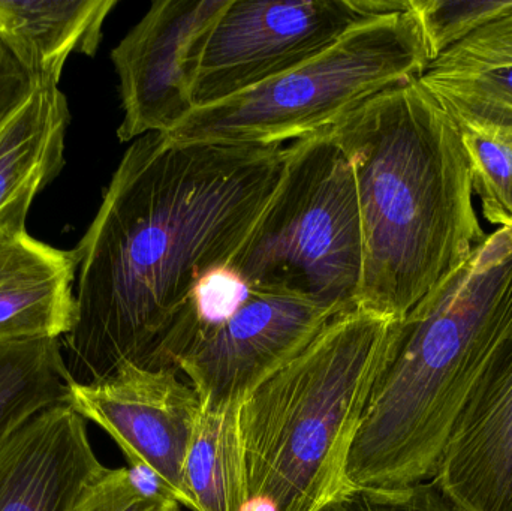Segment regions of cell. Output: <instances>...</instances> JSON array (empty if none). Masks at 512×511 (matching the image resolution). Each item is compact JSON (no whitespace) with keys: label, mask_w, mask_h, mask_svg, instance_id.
Masks as SVG:
<instances>
[{"label":"cell","mask_w":512,"mask_h":511,"mask_svg":"<svg viewBox=\"0 0 512 511\" xmlns=\"http://www.w3.org/2000/svg\"><path fill=\"white\" fill-rule=\"evenodd\" d=\"M285 146L137 138L78 243L77 320L60 341L69 383L126 363L177 369L203 330L198 284L225 269L273 198Z\"/></svg>","instance_id":"6da1fadb"},{"label":"cell","mask_w":512,"mask_h":511,"mask_svg":"<svg viewBox=\"0 0 512 511\" xmlns=\"http://www.w3.org/2000/svg\"><path fill=\"white\" fill-rule=\"evenodd\" d=\"M348 159L363 236L358 308L400 321L486 242L459 125L420 78L325 129Z\"/></svg>","instance_id":"7a4b0ae2"},{"label":"cell","mask_w":512,"mask_h":511,"mask_svg":"<svg viewBox=\"0 0 512 511\" xmlns=\"http://www.w3.org/2000/svg\"><path fill=\"white\" fill-rule=\"evenodd\" d=\"M512 321V228H499L394 324L348 464L355 489L432 482L457 414Z\"/></svg>","instance_id":"3957f363"},{"label":"cell","mask_w":512,"mask_h":511,"mask_svg":"<svg viewBox=\"0 0 512 511\" xmlns=\"http://www.w3.org/2000/svg\"><path fill=\"white\" fill-rule=\"evenodd\" d=\"M394 324L360 308L337 315L245 399L248 511H322L355 491L349 458Z\"/></svg>","instance_id":"277c9868"},{"label":"cell","mask_w":512,"mask_h":511,"mask_svg":"<svg viewBox=\"0 0 512 511\" xmlns=\"http://www.w3.org/2000/svg\"><path fill=\"white\" fill-rule=\"evenodd\" d=\"M429 65L412 12L381 15L273 80L194 108L165 135L183 144L283 146L325 131L378 93L420 78Z\"/></svg>","instance_id":"5b68a950"},{"label":"cell","mask_w":512,"mask_h":511,"mask_svg":"<svg viewBox=\"0 0 512 511\" xmlns=\"http://www.w3.org/2000/svg\"><path fill=\"white\" fill-rule=\"evenodd\" d=\"M227 269L249 291L358 308L363 236L348 159L322 131L294 141L282 180Z\"/></svg>","instance_id":"8992f818"},{"label":"cell","mask_w":512,"mask_h":511,"mask_svg":"<svg viewBox=\"0 0 512 511\" xmlns=\"http://www.w3.org/2000/svg\"><path fill=\"white\" fill-rule=\"evenodd\" d=\"M408 9L409 0H230L204 47L195 108L273 80L354 27Z\"/></svg>","instance_id":"52a82bcc"},{"label":"cell","mask_w":512,"mask_h":511,"mask_svg":"<svg viewBox=\"0 0 512 511\" xmlns=\"http://www.w3.org/2000/svg\"><path fill=\"white\" fill-rule=\"evenodd\" d=\"M230 0H158L111 51L119 77L122 143L170 134L194 111L204 47Z\"/></svg>","instance_id":"ba28073f"},{"label":"cell","mask_w":512,"mask_h":511,"mask_svg":"<svg viewBox=\"0 0 512 511\" xmlns=\"http://www.w3.org/2000/svg\"><path fill=\"white\" fill-rule=\"evenodd\" d=\"M177 374L126 363L98 383H69L68 402L113 438L129 467L152 473L177 503L194 511L185 467L201 401Z\"/></svg>","instance_id":"9c48e42d"},{"label":"cell","mask_w":512,"mask_h":511,"mask_svg":"<svg viewBox=\"0 0 512 511\" xmlns=\"http://www.w3.org/2000/svg\"><path fill=\"white\" fill-rule=\"evenodd\" d=\"M301 297L249 291L218 326L204 329L177 362L207 408L242 405L337 317Z\"/></svg>","instance_id":"30bf717a"},{"label":"cell","mask_w":512,"mask_h":511,"mask_svg":"<svg viewBox=\"0 0 512 511\" xmlns=\"http://www.w3.org/2000/svg\"><path fill=\"white\" fill-rule=\"evenodd\" d=\"M465 511H512V321L475 378L432 480Z\"/></svg>","instance_id":"8fae6325"},{"label":"cell","mask_w":512,"mask_h":511,"mask_svg":"<svg viewBox=\"0 0 512 511\" xmlns=\"http://www.w3.org/2000/svg\"><path fill=\"white\" fill-rule=\"evenodd\" d=\"M105 470L87 420L69 402H57L0 444V511H75Z\"/></svg>","instance_id":"7c38bea8"},{"label":"cell","mask_w":512,"mask_h":511,"mask_svg":"<svg viewBox=\"0 0 512 511\" xmlns=\"http://www.w3.org/2000/svg\"><path fill=\"white\" fill-rule=\"evenodd\" d=\"M38 192L21 195L0 218V345L62 341L77 320V249L54 248L26 230Z\"/></svg>","instance_id":"4fadbf2b"},{"label":"cell","mask_w":512,"mask_h":511,"mask_svg":"<svg viewBox=\"0 0 512 511\" xmlns=\"http://www.w3.org/2000/svg\"><path fill=\"white\" fill-rule=\"evenodd\" d=\"M420 81L457 125L512 131V12L430 62Z\"/></svg>","instance_id":"5bb4252c"},{"label":"cell","mask_w":512,"mask_h":511,"mask_svg":"<svg viewBox=\"0 0 512 511\" xmlns=\"http://www.w3.org/2000/svg\"><path fill=\"white\" fill-rule=\"evenodd\" d=\"M117 0H0V44L39 81L59 86L69 54L95 56Z\"/></svg>","instance_id":"9a60e30c"},{"label":"cell","mask_w":512,"mask_h":511,"mask_svg":"<svg viewBox=\"0 0 512 511\" xmlns=\"http://www.w3.org/2000/svg\"><path fill=\"white\" fill-rule=\"evenodd\" d=\"M69 122L59 86L42 83L0 129V218L21 195L59 176Z\"/></svg>","instance_id":"2e32d148"},{"label":"cell","mask_w":512,"mask_h":511,"mask_svg":"<svg viewBox=\"0 0 512 511\" xmlns=\"http://www.w3.org/2000/svg\"><path fill=\"white\" fill-rule=\"evenodd\" d=\"M240 408L242 405H201L185 467L186 489L194 511H248Z\"/></svg>","instance_id":"e0dca14e"},{"label":"cell","mask_w":512,"mask_h":511,"mask_svg":"<svg viewBox=\"0 0 512 511\" xmlns=\"http://www.w3.org/2000/svg\"><path fill=\"white\" fill-rule=\"evenodd\" d=\"M68 396L60 339L0 345V444L33 414Z\"/></svg>","instance_id":"ac0fdd59"},{"label":"cell","mask_w":512,"mask_h":511,"mask_svg":"<svg viewBox=\"0 0 512 511\" xmlns=\"http://www.w3.org/2000/svg\"><path fill=\"white\" fill-rule=\"evenodd\" d=\"M471 165L472 192L490 224L512 228V131L459 126Z\"/></svg>","instance_id":"d6986e66"},{"label":"cell","mask_w":512,"mask_h":511,"mask_svg":"<svg viewBox=\"0 0 512 511\" xmlns=\"http://www.w3.org/2000/svg\"><path fill=\"white\" fill-rule=\"evenodd\" d=\"M430 62L486 24L512 12V0H409Z\"/></svg>","instance_id":"ffe728a7"},{"label":"cell","mask_w":512,"mask_h":511,"mask_svg":"<svg viewBox=\"0 0 512 511\" xmlns=\"http://www.w3.org/2000/svg\"><path fill=\"white\" fill-rule=\"evenodd\" d=\"M179 503L143 468H117L90 486L75 511H176Z\"/></svg>","instance_id":"44dd1931"},{"label":"cell","mask_w":512,"mask_h":511,"mask_svg":"<svg viewBox=\"0 0 512 511\" xmlns=\"http://www.w3.org/2000/svg\"><path fill=\"white\" fill-rule=\"evenodd\" d=\"M322 511H465L433 482L402 488H363Z\"/></svg>","instance_id":"7402d4cb"},{"label":"cell","mask_w":512,"mask_h":511,"mask_svg":"<svg viewBox=\"0 0 512 511\" xmlns=\"http://www.w3.org/2000/svg\"><path fill=\"white\" fill-rule=\"evenodd\" d=\"M248 293V287L243 284L242 279L227 267L207 275L195 291L203 330L218 326L230 318L242 305Z\"/></svg>","instance_id":"603a6c76"},{"label":"cell","mask_w":512,"mask_h":511,"mask_svg":"<svg viewBox=\"0 0 512 511\" xmlns=\"http://www.w3.org/2000/svg\"><path fill=\"white\" fill-rule=\"evenodd\" d=\"M42 81L0 44V129L29 101Z\"/></svg>","instance_id":"cb8c5ba5"},{"label":"cell","mask_w":512,"mask_h":511,"mask_svg":"<svg viewBox=\"0 0 512 511\" xmlns=\"http://www.w3.org/2000/svg\"><path fill=\"white\" fill-rule=\"evenodd\" d=\"M176 511H180V509H179V510H176Z\"/></svg>","instance_id":"d4e9b609"}]
</instances>
